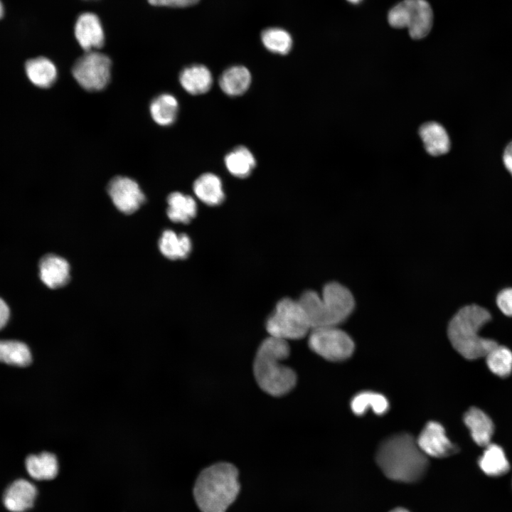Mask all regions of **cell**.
Returning a JSON list of instances; mask_svg holds the SVG:
<instances>
[{
    "mask_svg": "<svg viewBox=\"0 0 512 512\" xmlns=\"http://www.w3.org/2000/svg\"><path fill=\"white\" fill-rule=\"evenodd\" d=\"M376 462L388 478L405 483L420 480L428 466L427 456L407 433L385 439L376 452Z\"/></svg>",
    "mask_w": 512,
    "mask_h": 512,
    "instance_id": "obj_1",
    "label": "cell"
},
{
    "mask_svg": "<svg viewBox=\"0 0 512 512\" xmlns=\"http://www.w3.org/2000/svg\"><path fill=\"white\" fill-rule=\"evenodd\" d=\"M290 353L288 342L269 336L260 345L253 363V373L259 387L266 393L280 397L296 385L297 374L282 361Z\"/></svg>",
    "mask_w": 512,
    "mask_h": 512,
    "instance_id": "obj_2",
    "label": "cell"
},
{
    "mask_svg": "<svg viewBox=\"0 0 512 512\" xmlns=\"http://www.w3.org/2000/svg\"><path fill=\"white\" fill-rule=\"evenodd\" d=\"M491 319L490 312L477 304L461 308L450 320L448 338L454 348L464 358L475 360L485 357L498 343L479 334L481 327Z\"/></svg>",
    "mask_w": 512,
    "mask_h": 512,
    "instance_id": "obj_3",
    "label": "cell"
},
{
    "mask_svg": "<svg viewBox=\"0 0 512 512\" xmlns=\"http://www.w3.org/2000/svg\"><path fill=\"white\" fill-rule=\"evenodd\" d=\"M239 491L236 467L230 463L219 462L200 473L194 485L193 496L202 512H225Z\"/></svg>",
    "mask_w": 512,
    "mask_h": 512,
    "instance_id": "obj_4",
    "label": "cell"
},
{
    "mask_svg": "<svg viewBox=\"0 0 512 512\" xmlns=\"http://www.w3.org/2000/svg\"><path fill=\"white\" fill-rule=\"evenodd\" d=\"M298 301L306 312L311 329L338 326L351 315L355 306L352 293L336 282L327 283L321 294L307 290Z\"/></svg>",
    "mask_w": 512,
    "mask_h": 512,
    "instance_id": "obj_5",
    "label": "cell"
},
{
    "mask_svg": "<svg viewBox=\"0 0 512 512\" xmlns=\"http://www.w3.org/2000/svg\"><path fill=\"white\" fill-rule=\"evenodd\" d=\"M270 336L288 341L305 337L311 327L302 306L298 300L284 298L278 302L266 322Z\"/></svg>",
    "mask_w": 512,
    "mask_h": 512,
    "instance_id": "obj_6",
    "label": "cell"
},
{
    "mask_svg": "<svg viewBox=\"0 0 512 512\" xmlns=\"http://www.w3.org/2000/svg\"><path fill=\"white\" fill-rule=\"evenodd\" d=\"M389 24L396 28H407L411 38L421 39L430 32L433 11L426 0H403L388 12Z\"/></svg>",
    "mask_w": 512,
    "mask_h": 512,
    "instance_id": "obj_7",
    "label": "cell"
},
{
    "mask_svg": "<svg viewBox=\"0 0 512 512\" xmlns=\"http://www.w3.org/2000/svg\"><path fill=\"white\" fill-rule=\"evenodd\" d=\"M310 349L329 361H341L349 358L354 343L349 335L338 326L312 329L309 334Z\"/></svg>",
    "mask_w": 512,
    "mask_h": 512,
    "instance_id": "obj_8",
    "label": "cell"
},
{
    "mask_svg": "<svg viewBox=\"0 0 512 512\" xmlns=\"http://www.w3.org/2000/svg\"><path fill=\"white\" fill-rule=\"evenodd\" d=\"M111 65V60L105 54L96 50L87 51L75 62L72 74L83 89L100 91L110 80Z\"/></svg>",
    "mask_w": 512,
    "mask_h": 512,
    "instance_id": "obj_9",
    "label": "cell"
},
{
    "mask_svg": "<svg viewBox=\"0 0 512 512\" xmlns=\"http://www.w3.org/2000/svg\"><path fill=\"white\" fill-rule=\"evenodd\" d=\"M107 191L115 207L125 214L137 210L146 200L137 181L127 176L114 177L108 184Z\"/></svg>",
    "mask_w": 512,
    "mask_h": 512,
    "instance_id": "obj_10",
    "label": "cell"
},
{
    "mask_svg": "<svg viewBox=\"0 0 512 512\" xmlns=\"http://www.w3.org/2000/svg\"><path fill=\"white\" fill-rule=\"evenodd\" d=\"M416 441L426 456L435 458L449 457L459 449L449 440L443 426L434 421L427 423Z\"/></svg>",
    "mask_w": 512,
    "mask_h": 512,
    "instance_id": "obj_11",
    "label": "cell"
},
{
    "mask_svg": "<svg viewBox=\"0 0 512 512\" xmlns=\"http://www.w3.org/2000/svg\"><path fill=\"white\" fill-rule=\"evenodd\" d=\"M75 38L85 52L95 50L104 45L105 33L99 17L92 12H84L76 19Z\"/></svg>",
    "mask_w": 512,
    "mask_h": 512,
    "instance_id": "obj_12",
    "label": "cell"
},
{
    "mask_svg": "<svg viewBox=\"0 0 512 512\" xmlns=\"http://www.w3.org/2000/svg\"><path fill=\"white\" fill-rule=\"evenodd\" d=\"M39 275L41 280L48 288H60L70 279V265L63 257L48 254L40 260Z\"/></svg>",
    "mask_w": 512,
    "mask_h": 512,
    "instance_id": "obj_13",
    "label": "cell"
},
{
    "mask_svg": "<svg viewBox=\"0 0 512 512\" xmlns=\"http://www.w3.org/2000/svg\"><path fill=\"white\" fill-rule=\"evenodd\" d=\"M37 495L36 486L26 479H18L6 489L4 506L11 512H24L31 508Z\"/></svg>",
    "mask_w": 512,
    "mask_h": 512,
    "instance_id": "obj_14",
    "label": "cell"
},
{
    "mask_svg": "<svg viewBox=\"0 0 512 512\" xmlns=\"http://www.w3.org/2000/svg\"><path fill=\"white\" fill-rule=\"evenodd\" d=\"M464 422L476 444L486 447L491 443L494 425L484 411L477 407H471L464 414Z\"/></svg>",
    "mask_w": 512,
    "mask_h": 512,
    "instance_id": "obj_15",
    "label": "cell"
},
{
    "mask_svg": "<svg viewBox=\"0 0 512 512\" xmlns=\"http://www.w3.org/2000/svg\"><path fill=\"white\" fill-rule=\"evenodd\" d=\"M213 81L211 72L201 64L187 66L179 74V82L183 88L194 95L208 92L212 87Z\"/></svg>",
    "mask_w": 512,
    "mask_h": 512,
    "instance_id": "obj_16",
    "label": "cell"
},
{
    "mask_svg": "<svg viewBox=\"0 0 512 512\" xmlns=\"http://www.w3.org/2000/svg\"><path fill=\"white\" fill-rule=\"evenodd\" d=\"M25 73L29 81L40 88L50 87L58 77L55 65L50 59L43 56L27 60Z\"/></svg>",
    "mask_w": 512,
    "mask_h": 512,
    "instance_id": "obj_17",
    "label": "cell"
},
{
    "mask_svg": "<svg viewBox=\"0 0 512 512\" xmlns=\"http://www.w3.org/2000/svg\"><path fill=\"white\" fill-rule=\"evenodd\" d=\"M252 76L250 70L243 65H233L220 75L218 83L222 91L232 97L244 94L250 87Z\"/></svg>",
    "mask_w": 512,
    "mask_h": 512,
    "instance_id": "obj_18",
    "label": "cell"
},
{
    "mask_svg": "<svg viewBox=\"0 0 512 512\" xmlns=\"http://www.w3.org/2000/svg\"><path fill=\"white\" fill-rule=\"evenodd\" d=\"M193 190L196 197L208 206H218L225 199L222 181L213 173H204L194 181Z\"/></svg>",
    "mask_w": 512,
    "mask_h": 512,
    "instance_id": "obj_19",
    "label": "cell"
},
{
    "mask_svg": "<svg viewBox=\"0 0 512 512\" xmlns=\"http://www.w3.org/2000/svg\"><path fill=\"white\" fill-rule=\"evenodd\" d=\"M419 132L425 148L430 155L437 156L449 151V137L441 124L434 122L425 123Z\"/></svg>",
    "mask_w": 512,
    "mask_h": 512,
    "instance_id": "obj_20",
    "label": "cell"
},
{
    "mask_svg": "<svg viewBox=\"0 0 512 512\" xmlns=\"http://www.w3.org/2000/svg\"><path fill=\"white\" fill-rule=\"evenodd\" d=\"M161 254L170 260L186 258L191 251L192 244L185 233L177 234L171 230H164L159 240Z\"/></svg>",
    "mask_w": 512,
    "mask_h": 512,
    "instance_id": "obj_21",
    "label": "cell"
},
{
    "mask_svg": "<svg viewBox=\"0 0 512 512\" xmlns=\"http://www.w3.org/2000/svg\"><path fill=\"white\" fill-rule=\"evenodd\" d=\"M166 214L174 223H188L196 215L197 205L191 196L173 192L167 197Z\"/></svg>",
    "mask_w": 512,
    "mask_h": 512,
    "instance_id": "obj_22",
    "label": "cell"
},
{
    "mask_svg": "<svg viewBox=\"0 0 512 512\" xmlns=\"http://www.w3.org/2000/svg\"><path fill=\"white\" fill-rule=\"evenodd\" d=\"M224 164L233 176L245 178L249 176L255 169L256 159L247 147L238 145L226 154Z\"/></svg>",
    "mask_w": 512,
    "mask_h": 512,
    "instance_id": "obj_23",
    "label": "cell"
},
{
    "mask_svg": "<svg viewBox=\"0 0 512 512\" xmlns=\"http://www.w3.org/2000/svg\"><path fill=\"white\" fill-rule=\"evenodd\" d=\"M25 464L28 474L36 480L53 479L58 472L57 458L50 452L31 454L27 457Z\"/></svg>",
    "mask_w": 512,
    "mask_h": 512,
    "instance_id": "obj_24",
    "label": "cell"
},
{
    "mask_svg": "<svg viewBox=\"0 0 512 512\" xmlns=\"http://www.w3.org/2000/svg\"><path fill=\"white\" fill-rule=\"evenodd\" d=\"M485 447L478 462L482 471L495 477L506 474L510 469V464L501 447L490 443Z\"/></svg>",
    "mask_w": 512,
    "mask_h": 512,
    "instance_id": "obj_25",
    "label": "cell"
},
{
    "mask_svg": "<svg viewBox=\"0 0 512 512\" xmlns=\"http://www.w3.org/2000/svg\"><path fill=\"white\" fill-rule=\"evenodd\" d=\"M149 111L156 124L161 126H169L176 119L178 103L174 95L163 93L153 99L149 106Z\"/></svg>",
    "mask_w": 512,
    "mask_h": 512,
    "instance_id": "obj_26",
    "label": "cell"
},
{
    "mask_svg": "<svg viewBox=\"0 0 512 512\" xmlns=\"http://www.w3.org/2000/svg\"><path fill=\"white\" fill-rule=\"evenodd\" d=\"M351 408L356 415H363L369 408L377 415L385 414L389 408L388 399L380 393L363 391L356 394L351 400Z\"/></svg>",
    "mask_w": 512,
    "mask_h": 512,
    "instance_id": "obj_27",
    "label": "cell"
},
{
    "mask_svg": "<svg viewBox=\"0 0 512 512\" xmlns=\"http://www.w3.org/2000/svg\"><path fill=\"white\" fill-rule=\"evenodd\" d=\"M32 360L28 347L23 342L0 340V361L16 366H28Z\"/></svg>",
    "mask_w": 512,
    "mask_h": 512,
    "instance_id": "obj_28",
    "label": "cell"
},
{
    "mask_svg": "<svg viewBox=\"0 0 512 512\" xmlns=\"http://www.w3.org/2000/svg\"><path fill=\"white\" fill-rule=\"evenodd\" d=\"M489 370L500 378H506L512 373V351L497 344L486 355Z\"/></svg>",
    "mask_w": 512,
    "mask_h": 512,
    "instance_id": "obj_29",
    "label": "cell"
},
{
    "mask_svg": "<svg viewBox=\"0 0 512 512\" xmlns=\"http://www.w3.org/2000/svg\"><path fill=\"white\" fill-rule=\"evenodd\" d=\"M264 46L270 51L281 55L287 54L292 47L291 35L280 28H270L261 34Z\"/></svg>",
    "mask_w": 512,
    "mask_h": 512,
    "instance_id": "obj_30",
    "label": "cell"
},
{
    "mask_svg": "<svg viewBox=\"0 0 512 512\" xmlns=\"http://www.w3.org/2000/svg\"><path fill=\"white\" fill-rule=\"evenodd\" d=\"M496 304L503 314L512 316V288L504 289L498 294Z\"/></svg>",
    "mask_w": 512,
    "mask_h": 512,
    "instance_id": "obj_31",
    "label": "cell"
},
{
    "mask_svg": "<svg viewBox=\"0 0 512 512\" xmlns=\"http://www.w3.org/2000/svg\"><path fill=\"white\" fill-rule=\"evenodd\" d=\"M200 0H148L149 3L156 6L184 8L196 4Z\"/></svg>",
    "mask_w": 512,
    "mask_h": 512,
    "instance_id": "obj_32",
    "label": "cell"
},
{
    "mask_svg": "<svg viewBox=\"0 0 512 512\" xmlns=\"http://www.w3.org/2000/svg\"><path fill=\"white\" fill-rule=\"evenodd\" d=\"M10 316V310L9 306L0 298V330L3 329L7 324Z\"/></svg>",
    "mask_w": 512,
    "mask_h": 512,
    "instance_id": "obj_33",
    "label": "cell"
},
{
    "mask_svg": "<svg viewBox=\"0 0 512 512\" xmlns=\"http://www.w3.org/2000/svg\"><path fill=\"white\" fill-rule=\"evenodd\" d=\"M503 161L506 169L512 176V142L506 146L503 151Z\"/></svg>",
    "mask_w": 512,
    "mask_h": 512,
    "instance_id": "obj_34",
    "label": "cell"
},
{
    "mask_svg": "<svg viewBox=\"0 0 512 512\" xmlns=\"http://www.w3.org/2000/svg\"><path fill=\"white\" fill-rule=\"evenodd\" d=\"M390 512H410V511H408L405 508L398 507V508H394L393 510L390 511Z\"/></svg>",
    "mask_w": 512,
    "mask_h": 512,
    "instance_id": "obj_35",
    "label": "cell"
},
{
    "mask_svg": "<svg viewBox=\"0 0 512 512\" xmlns=\"http://www.w3.org/2000/svg\"><path fill=\"white\" fill-rule=\"evenodd\" d=\"M4 14V5H3L1 1L0 0V19L3 17Z\"/></svg>",
    "mask_w": 512,
    "mask_h": 512,
    "instance_id": "obj_36",
    "label": "cell"
},
{
    "mask_svg": "<svg viewBox=\"0 0 512 512\" xmlns=\"http://www.w3.org/2000/svg\"><path fill=\"white\" fill-rule=\"evenodd\" d=\"M346 1H348V2H350L351 4H359L361 1H362L363 0H346Z\"/></svg>",
    "mask_w": 512,
    "mask_h": 512,
    "instance_id": "obj_37",
    "label": "cell"
}]
</instances>
